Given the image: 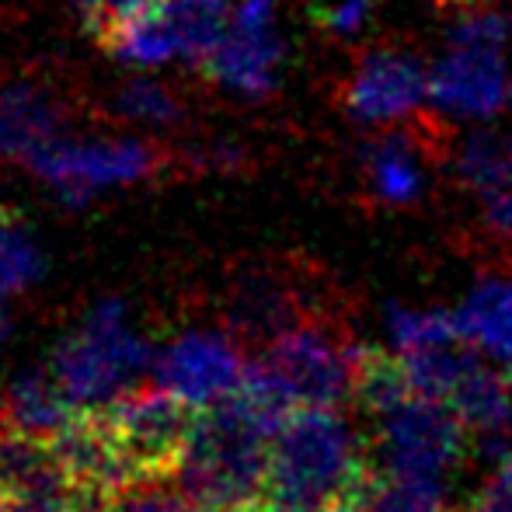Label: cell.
<instances>
[{"label":"cell","mask_w":512,"mask_h":512,"mask_svg":"<svg viewBox=\"0 0 512 512\" xmlns=\"http://www.w3.org/2000/svg\"><path fill=\"white\" fill-rule=\"evenodd\" d=\"M262 366L251 359L234 394L196 411L175 485L192 506L255 512L269 502L272 443L290 415Z\"/></svg>","instance_id":"cell-1"},{"label":"cell","mask_w":512,"mask_h":512,"mask_svg":"<svg viewBox=\"0 0 512 512\" xmlns=\"http://www.w3.org/2000/svg\"><path fill=\"white\" fill-rule=\"evenodd\" d=\"M370 471V439L342 408H293L272 443L269 499L352 512Z\"/></svg>","instance_id":"cell-2"},{"label":"cell","mask_w":512,"mask_h":512,"mask_svg":"<svg viewBox=\"0 0 512 512\" xmlns=\"http://www.w3.org/2000/svg\"><path fill=\"white\" fill-rule=\"evenodd\" d=\"M157 352L126 328V304L102 300L84 324L56 345L49 370L77 408H105L140 391Z\"/></svg>","instance_id":"cell-3"},{"label":"cell","mask_w":512,"mask_h":512,"mask_svg":"<svg viewBox=\"0 0 512 512\" xmlns=\"http://www.w3.org/2000/svg\"><path fill=\"white\" fill-rule=\"evenodd\" d=\"M359 349L314 314L272 338L255 363L290 408H342L356 401Z\"/></svg>","instance_id":"cell-4"},{"label":"cell","mask_w":512,"mask_h":512,"mask_svg":"<svg viewBox=\"0 0 512 512\" xmlns=\"http://www.w3.org/2000/svg\"><path fill=\"white\" fill-rule=\"evenodd\" d=\"M91 411L102 422L126 478L133 485H147V481L175 478L199 408L164 387H154Z\"/></svg>","instance_id":"cell-5"},{"label":"cell","mask_w":512,"mask_h":512,"mask_svg":"<svg viewBox=\"0 0 512 512\" xmlns=\"http://www.w3.org/2000/svg\"><path fill=\"white\" fill-rule=\"evenodd\" d=\"M373 422H377L370 439L373 467L443 485H450L453 471L467 457V439L474 436L450 405L418 391L373 415Z\"/></svg>","instance_id":"cell-6"},{"label":"cell","mask_w":512,"mask_h":512,"mask_svg":"<svg viewBox=\"0 0 512 512\" xmlns=\"http://www.w3.org/2000/svg\"><path fill=\"white\" fill-rule=\"evenodd\" d=\"M53 439L0 422V512H105Z\"/></svg>","instance_id":"cell-7"},{"label":"cell","mask_w":512,"mask_h":512,"mask_svg":"<svg viewBox=\"0 0 512 512\" xmlns=\"http://www.w3.org/2000/svg\"><path fill=\"white\" fill-rule=\"evenodd\" d=\"M429 102L457 119H492L506 112L512 105L506 46L446 39V56L429 70Z\"/></svg>","instance_id":"cell-8"},{"label":"cell","mask_w":512,"mask_h":512,"mask_svg":"<svg viewBox=\"0 0 512 512\" xmlns=\"http://www.w3.org/2000/svg\"><path fill=\"white\" fill-rule=\"evenodd\" d=\"M279 63H283V39L276 32V4L241 0L203 70L220 88L244 98H262L276 88Z\"/></svg>","instance_id":"cell-9"},{"label":"cell","mask_w":512,"mask_h":512,"mask_svg":"<svg viewBox=\"0 0 512 512\" xmlns=\"http://www.w3.org/2000/svg\"><path fill=\"white\" fill-rule=\"evenodd\" d=\"M32 171H39L56 196L67 206H84L91 192L108 189V185L140 182L150 175L154 157L143 143L115 140V143H63L53 140L28 157Z\"/></svg>","instance_id":"cell-10"},{"label":"cell","mask_w":512,"mask_h":512,"mask_svg":"<svg viewBox=\"0 0 512 512\" xmlns=\"http://www.w3.org/2000/svg\"><path fill=\"white\" fill-rule=\"evenodd\" d=\"M244 370L248 363L241 356V345L227 331L196 328L157 352L154 380L157 387L178 394L189 405L206 408L234 394L244 380Z\"/></svg>","instance_id":"cell-11"},{"label":"cell","mask_w":512,"mask_h":512,"mask_svg":"<svg viewBox=\"0 0 512 512\" xmlns=\"http://www.w3.org/2000/svg\"><path fill=\"white\" fill-rule=\"evenodd\" d=\"M425 102H429V70L405 49H370L356 63V74L345 88V108L366 126L405 122Z\"/></svg>","instance_id":"cell-12"},{"label":"cell","mask_w":512,"mask_h":512,"mask_svg":"<svg viewBox=\"0 0 512 512\" xmlns=\"http://www.w3.org/2000/svg\"><path fill=\"white\" fill-rule=\"evenodd\" d=\"M457 175L481 209V220L502 241H512V136L478 129L457 150Z\"/></svg>","instance_id":"cell-13"},{"label":"cell","mask_w":512,"mask_h":512,"mask_svg":"<svg viewBox=\"0 0 512 512\" xmlns=\"http://www.w3.org/2000/svg\"><path fill=\"white\" fill-rule=\"evenodd\" d=\"M227 317H230V331L237 338L269 345L286 328L300 324L304 317H314V310L304 307L300 286L286 283L276 272L255 269L237 283Z\"/></svg>","instance_id":"cell-14"},{"label":"cell","mask_w":512,"mask_h":512,"mask_svg":"<svg viewBox=\"0 0 512 512\" xmlns=\"http://www.w3.org/2000/svg\"><path fill=\"white\" fill-rule=\"evenodd\" d=\"M429 143L408 129H387L363 143V175L373 199L384 206H411L422 199L429 175H425Z\"/></svg>","instance_id":"cell-15"},{"label":"cell","mask_w":512,"mask_h":512,"mask_svg":"<svg viewBox=\"0 0 512 512\" xmlns=\"http://www.w3.org/2000/svg\"><path fill=\"white\" fill-rule=\"evenodd\" d=\"M457 331L471 349L512 373V279H485L453 310Z\"/></svg>","instance_id":"cell-16"},{"label":"cell","mask_w":512,"mask_h":512,"mask_svg":"<svg viewBox=\"0 0 512 512\" xmlns=\"http://www.w3.org/2000/svg\"><path fill=\"white\" fill-rule=\"evenodd\" d=\"M77 411L81 408L67 398L60 380H56L53 370L46 366V370H28V373H21V377H14V384L7 387L0 422L53 439L74 422Z\"/></svg>","instance_id":"cell-17"},{"label":"cell","mask_w":512,"mask_h":512,"mask_svg":"<svg viewBox=\"0 0 512 512\" xmlns=\"http://www.w3.org/2000/svg\"><path fill=\"white\" fill-rule=\"evenodd\" d=\"M56 126H60V115L42 95L25 88L0 91V150L4 154H18L28 161L46 143L60 140Z\"/></svg>","instance_id":"cell-18"},{"label":"cell","mask_w":512,"mask_h":512,"mask_svg":"<svg viewBox=\"0 0 512 512\" xmlns=\"http://www.w3.org/2000/svg\"><path fill=\"white\" fill-rule=\"evenodd\" d=\"M102 42L115 56L140 63V67H157V63H168L178 56V39L171 32V21L164 14L161 0L140 7L129 18L115 21Z\"/></svg>","instance_id":"cell-19"},{"label":"cell","mask_w":512,"mask_h":512,"mask_svg":"<svg viewBox=\"0 0 512 512\" xmlns=\"http://www.w3.org/2000/svg\"><path fill=\"white\" fill-rule=\"evenodd\" d=\"M161 7L178 39V56L196 67H203L216 53L230 25V14H234L227 0H161Z\"/></svg>","instance_id":"cell-20"},{"label":"cell","mask_w":512,"mask_h":512,"mask_svg":"<svg viewBox=\"0 0 512 512\" xmlns=\"http://www.w3.org/2000/svg\"><path fill=\"white\" fill-rule=\"evenodd\" d=\"M387 331L394 338V349L405 352V356L408 352H429L464 342L453 310H411L394 304L387 310Z\"/></svg>","instance_id":"cell-21"},{"label":"cell","mask_w":512,"mask_h":512,"mask_svg":"<svg viewBox=\"0 0 512 512\" xmlns=\"http://www.w3.org/2000/svg\"><path fill=\"white\" fill-rule=\"evenodd\" d=\"M42 276V251L21 227L0 223V293H11L32 286Z\"/></svg>","instance_id":"cell-22"},{"label":"cell","mask_w":512,"mask_h":512,"mask_svg":"<svg viewBox=\"0 0 512 512\" xmlns=\"http://www.w3.org/2000/svg\"><path fill=\"white\" fill-rule=\"evenodd\" d=\"M119 108L140 122H154V126H168V122L178 115L175 98H171L161 84L147 81V77H140V81H133V84L122 88Z\"/></svg>","instance_id":"cell-23"},{"label":"cell","mask_w":512,"mask_h":512,"mask_svg":"<svg viewBox=\"0 0 512 512\" xmlns=\"http://www.w3.org/2000/svg\"><path fill=\"white\" fill-rule=\"evenodd\" d=\"M192 502L182 492L168 488L164 481H147V485H133L122 495H115L105 506V512H189Z\"/></svg>","instance_id":"cell-24"},{"label":"cell","mask_w":512,"mask_h":512,"mask_svg":"<svg viewBox=\"0 0 512 512\" xmlns=\"http://www.w3.org/2000/svg\"><path fill=\"white\" fill-rule=\"evenodd\" d=\"M464 512H512V453L499 457V464L478 485Z\"/></svg>","instance_id":"cell-25"},{"label":"cell","mask_w":512,"mask_h":512,"mask_svg":"<svg viewBox=\"0 0 512 512\" xmlns=\"http://www.w3.org/2000/svg\"><path fill=\"white\" fill-rule=\"evenodd\" d=\"M147 4H154V0H81L84 25H88L98 39H105L108 28H112L115 21L129 18V14L140 11V7H147Z\"/></svg>","instance_id":"cell-26"},{"label":"cell","mask_w":512,"mask_h":512,"mask_svg":"<svg viewBox=\"0 0 512 512\" xmlns=\"http://www.w3.org/2000/svg\"><path fill=\"white\" fill-rule=\"evenodd\" d=\"M373 14V0H338V4H331L328 11H324V28H331L335 35H356L366 28V21H370Z\"/></svg>","instance_id":"cell-27"},{"label":"cell","mask_w":512,"mask_h":512,"mask_svg":"<svg viewBox=\"0 0 512 512\" xmlns=\"http://www.w3.org/2000/svg\"><path fill=\"white\" fill-rule=\"evenodd\" d=\"M255 512H342V509H324V506H297V502H276V499H269L262 509H255Z\"/></svg>","instance_id":"cell-28"},{"label":"cell","mask_w":512,"mask_h":512,"mask_svg":"<svg viewBox=\"0 0 512 512\" xmlns=\"http://www.w3.org/2000/svg\"><path fill=\"white\" fill-rule=\"evenodd\" d=\"M7 331V317H4V293H0V338H4Z\"/></svg>","instance_id":"cell-29"},{"label":"cell","mask_w":512,"mask_h":512,"mask_svg":"<svg viewBox=\"0 0 512 512\" xmlns=\"http://www.w3.org/2000/svg\"><path fill=\"white\" fill-rule=\"evenodd\" d=\"M189 512H223V509H199V506H192Z\"/></svg>","instance_id":"cell-30"},{"label":"cell","mask_w":512,"mask_h":512,"mask_svg":"<svg viewBox=\"0 0 512 512\" xmlns=\"http://www.w3.org/2000/svg\"><path fill=\"white\" fill-rule=\"evenodd\" d=\"M439 4H467V0H439Z\"/></svg>","instance_id":"cell-31"}]
</instances>
